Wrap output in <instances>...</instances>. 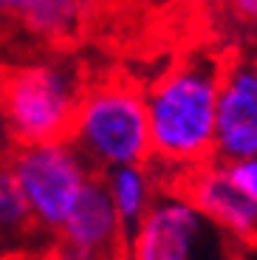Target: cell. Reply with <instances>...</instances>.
<instances>
[{"label":"cell","instance_id":"12","mask_svg":"<svg viewBox=\"0 0 257 260\" xmlns=\"http://www.w3.org/2000/svg\"><path fill=\"white\" fill-rule=\"evenodd\" d=\"M226 173L257 204V153L254 156H246V158H238V161H229L226 164Z\"/></svg>","mask_w":257,"mask_h":260},{"label":"cell","instance_id":"1","mask_svg":"<svg viewBox=\"0 0 257 260\" xmlns=\"http://www.w3.org/2000/svg\"><path fill=\"white\" fill-rule=\"evenodd\" d=\"M223 65V57L198 48L173 62L144 91L150 161L161 170L167 187H175L181 176L215 158V119Z\"/></svg>","mask_w":257,"mask_h":260},{"label":"cell","instance_id":"6","mask_svg":"<svg viewBox=\"0 0 257 260\" xmlns=\"http://www.w3.org/2000/svg\"><path fill=\"white\" fill-rule=\"evenodd\" d=\"M127 238L130 229L110 204L102 178L93 176L51 238V246L68 260H127Z\"/></svg>","mask_w":257,"mask_h":260},{"label":"cell","instance_id":"3","mask_svg":"<svg viewBox=\"0 0 257 260\" xmlns=\"http://www.w3.org/2000/svg\"><path fill=\"white\" fill-rule=\"evenodd\" d=\"M68 139L97 173L119 164L150 161L144 91L124 79L85 85Z\"/></svg>","mask_w":257,"mask_h":260},{"label":"cell","instance_id":"17","mask_svg":"<svg viewBox=\"0 0 257 260\" xmlns=\"http://www.w3.org/2000/svg\"><path fill=\"white\" fill-rule=\"evenodd\" d=\"M204 3H220V0H204Z\"/></svg>","mask_w":257,"mask_h":260},{"label":"cell","instance_id":"16","mask_svg":"<svg viewBox=\"0 0 257 260\" xmlns=\"http://www.w3.org/2000/svg\"><path fill=\"white\" fill-rule=\"evenodd\" d=\"M3 139H6V136H3V124H0V142H3Z\"/></svg>","mask_w":257,"mask_h":260},{"label":"cell","instance_id":"14","mask_svg":"<svg viewBox=\"0 0 257 260\" xmlns=\"http://www.w3.org/2000/svg\"><path fill=\"white\" fill-rule=\"evenodd\" d=\"M0 260H68L62 252L45 243V246H31V249H20V252H12V254H3Z\"/></svg>","mask_w":257,"mask_h":260},{"label":"cell","instance_id":"2","mask_svg":"<svg viewBox=\"0 0 257 260\" xmlns=\"http://www.w3.org/2000/svg\"><path fill=\"white\" fill-rule=\"evenodd\" d=\"M85 82L68 57H34L0 68V124L12 147L68 139Z\"/></svg>","mask_w":257,"mask_h":260},{"label":"cell","instance_id":"5","mask_svg":"<svg viewBox=\"0 0 257 260\" xmlns=\"http://www.w3.org/2000/svg\"><path fill=\"white\" fill-rule=\"evenodd\" d=\"M238 249L178 187L164 189L127 238V260H238Z\"/></svg>","mask_w":257,"mask_h":260},{"label":"cell","instance_id":"11","mask_svg":"<svg viewBox=\"0 0 257 260\" xmlns=\"http://www.w3.org/2000/svg\"><path fill=\"white\" fill-rule=\"evenodd\" d=\"M37 241H45V238L34 226L31 209L14 181L12 167L6 164V158H0V257L20 252V249L40 246Z\"/></svg>","mask_w":257,"mask_h":260},{"label":"cell","instance_id":"4","mask_svg":"<svg viewBox=\"0 0 257 260\" xmlns=\"http://www.w3.org/2000/svg\"><path fill=\"white\" fill-rule=\"evenodd\" d=\"M3 158L12 167L14 181L31 209L37 232L51 243L79 195L93 181L97 170L85 161L71 139L20 144Z\"/></svg>","mask_w":257,"mask_h":260},{"label":"cell","instance_id":"15","mask_svg":"<svg viewBox=\"0 0 257 260\" xmlns=\"http://www.w3.org/2000/svg\"><path fill=\"white\" fill-rule=\"evenodd\" d=\"M238 260H257V243H240Z\"/></svg>","mask_w":257,"mask_h":260},{"label":"cell","instance_id":"13","mask_svg":"<svg viewBox=\"0 0 257 260\" xmlns=\"http://www.w3.org/2000/svg\"><path fill=\"white\" fill-rule=\"evenodd\" d=\"M220 3L238 26L257 28V0H220Z\"/></svg>","mask_w":257,"mask_h":260},{"label":"cell","instance_id":"7","mask_svg":"<svg viewBox=\"0 0 257 260\" xmlns=\"http://www.w3.org/2000/svg\"><path fill=\"white\" fill-rule=\"evenodd\" d=\"M257 153V59H226L218 91L215 158L223 164Z\"/></svg>","mask_w":257,"mask_h":260},{"label":"cell","instance_id":"9","mask_svg":"<svg viewBox=\"0 0 257 260\" xmlns=\"http://www.w3.org/2000/svg\"><path fill=\"white\" fill-rule=\"evenodd\" d=\"M90 0H0V40L26 48H59L85 23Z\"/></svg>","mask_w":257,"mask_h":260},{"label":"cell","instance_id":"8","mask_svg":"<svg viewBox=\"0 0 257 260\" xmlns=\"http://www.w3.org/2000/svg\"><path fill=\"white\" fill-rule=\"evenodd\" d=\"M175 187L229 238L238 243H257V204L226 173V164L212 158L189 170Z\"/></svg>","mask_w":257,"mask_h":260},{"label":"cell","instance_id":"10","mask_svg":"<svg viewBox=\"0 0 257 260\" xmlns=\"http://www.w3.org/2000/svg\"><path fill=\"white\" fill-rule=\"evenodd\" d=\"M97 176L102 178L110 204L116 207V212L127 229H133L142 221L155 204V198L167 189V181L153 161L119 164V167H110L105 173H97Z\"/></svg>","mask_w":257,"mask_h":260}]
</instances>
